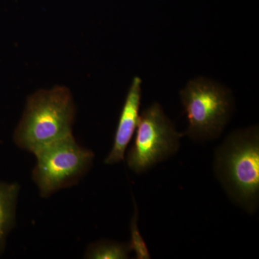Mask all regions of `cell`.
<instances>
[{
    "mask_svg": "<svg viewBox=\"0 0 259 259\" xmlns=\"http://www.w3.org/2000/svg\"><path fill=\"white\" fill-rule=\"evenodd\" d=\"M213 167L232 202L248 214H254L259 204L258 126L228 135L214 153Z\"/></svg>",
    "mask_w": 259,
    "mask_h": 259,
    "instance_id": "cell-1",
    "label": "cell"
},
{
    "mask_svg": "<svg viewBox=\"0 0 259 259\" xmlns=\"http://www.w3.org/2000/svg\"><path fill=\"white\" fill-rule=\"evenodd\" d=\"M76 108L69 88L56 86L28 97L13 140L19 148L32 153L72 134Z\"/></svg>",
    "mask_w": 259,
    "mask_h": 259,
    "instance_id": "cell-2",
    "label": "cell"
},
{
    "mask_svg": "<svg viewBox=\"0 0 259 259\" xmlns=\"http://www.w3.org/2000/svg\"><path fill=\"white\" fill-rule=\"evenodd\" d=\"M180 96L189 123L186 136L200 141L218 139L233 111L229 91L201 77L189 81Z\"/></svg>",
    "mask_w": 259,
    "mask_h": 259,
    "instance_id": "cell-3",
    "label": "cell"
},
{
    "mask_svg": "<svg viewBox=\"0 0 259 259\" xmlns=\"http://www.w3.org/2000/svg\"><path fill=\"white\" fill-rule=\"evenodd\" d=\"M34 155L36 163L32 180L42 197L76 184L95 158L93 151L80 146L72 134L47 145Z\"/></svg>",
    "mask_w": 259,
    "mask_h": 259,
    "instance_id": "cell-4",
    "label": "cell"
},
{
    "mask_svg": "<svg viewBox=\"0 0 259 259\" xmlns=\"http://www.w3.org/2000/svg\"><path fill=\"white\" fill-rule=\"evenodd\" d=\"M185 134L177 132L161 105L153 103L140 115L134 144L127 154L133 171L142 174L177 153Z\"/></svg>",
    "mask_w": 259,
    "mask_h": 259,
    "instance_id": "cell-5",
    "label": "cell"
},
{
    "mask_svg": "<svg viewBox=\"0 0 259 259\" xmlns=\"http://www.w3.org/2000/svg\"><path fill=\"white\" fill-rule=\"evenodd\" d=\"M141 85L142 80L138 76L134 77L121 111L111 151L105 160L106 164H115L125 158L126 150L139 123Z\"/></svg>",
    "mask_w": 259,
    "mask_h": 259,
    "instance_id": "cell-6",
    "label": "cell"
},
{
    "mask_svg": "<svg viewBox=\"0 0 259 259\" xmlns=\"http://www.w3.org/2000/svg\"><path fill=\"white\" fill-rule=\"evenodd\" d=\"M19 192L18 184L0 182V255L14 224Z\"/></svg>",
    "mask_w": 259,
    "mask_h": 259,
    "instance_id": "cell-7",
    "label": "cell"
},
{
    "mask_svg": "<svg viewBox=\"0 0 259 259\" xmlns=\"http://www.w3.org/2000/svg\"><path fill=\"white\" fill-rule=\"evenodd\" d=\"M132 251L129 243L106 241H97L88 247L85 258L90 259H125Z\"/></svg>",
    "mask_w": 259,
    "mask_h": 259,
    "instance_id": "cell-8",
    "label": "cell"
},
{
    "mask_svg": "<svg viewBox=\"0 0 259 259\" xmlns=\"http://www.w3.org/2000/svg\"><path fill=\"white\" fill-rule=\"evenodd\" d=\"M138 218H139V211L137 206L135 205V212L131 223V241L129 245L131 250L136 253V258L138 259L151 258L149 250L144 241V238L140 233L139 226H138Z\"/></svg>",
    "mask_w": 259,
    "mask_h": 259,
    "instance_id": "cell-9",
    "label": "cell"
}]
</instances>
